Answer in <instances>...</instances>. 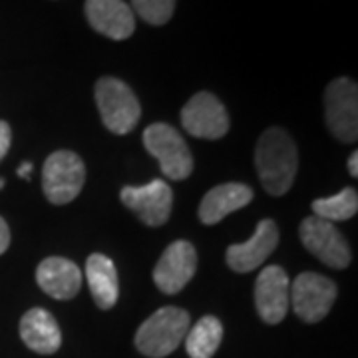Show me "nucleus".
<instances>
[{
  "label": "nucleus",
  "mask_w": 358,
  "mask_h": 358,
  "mask_svg": "<svg viewBox=\"0 0 358 358\" xmlns=\"http://www.w3.org/2000/svg\"><path fill=\"white\" fill-rule=\"evenodd\" d=\"M120 197H122V203L131 209L150 227L164 225L171 215L173 192L164 179H154L140 187L126 185L120 193Z\"/></svg>",
  "instance_id": "10"
},
{
  "label": "nucleus",
  "mask_w": 358,
  "mask_h": 358,
  "mask_svg": "<svg viewBox=\"0 0 358 358\" xmlns=\"http://www.w3.org/2000/svg\"><path fill=\"white\" fill-rule=\"evenodd\" d=\"M313 211L315 217L324 219V221H346V219L355 217L358 211V195L357 189L346 187L341 193H336L333 197H322L313 201Z\"/></svg>",
  "instance_id": "20"
},
{
  "label": "nucleus",
  "mask_w": 358,
  "mask_h": 358,
  "mask_svg": "<svg viewBox=\"0 0 358 358\" xmlns=\"http://www.w3.org/2000/svg\"><path fill=\"white\" fill-rule=\"evenodd\" d=\"M189 313L179 307H164L141 322L136 333V346L150 358H166L171 355L189 331Z\"/></svg>",
  "instance_id": "2"
},
{
  "label": "nucleus",
  "mask_w": 358,
  "mask_h": 358,
  "mask_svg": "<svg viewBox=\"0 0 358 358\" xmlns=\"http://www.w3.org/2000/svg\"><path fill=\"white\" fill-rule=\"evenodd\" d=\"M86 181V167L80 155L58 150L46 157L42 167V189L54 205H66L76 199Z\"/></svg>",
  "instance_id": "5"
},
{
  "label": "nucleus",
  "mask_w": 358,
  "mask_h": 358,
  "mask_svg": "<svg viewBox=\"0 0 358 358\" xmlns=\"http://www.w3.org/2000/svg\"><path fill=\"white\" fill-rule=\"evenodd\" d=\"M10 140H13L10 126H8L6 122H2V120H0V159L8 154V150H10Z\"/></svg>",
  "instance_id": "22"
},
{
  "label": "nucleus",
  "mask_w": 358,
  "mask_h": 358,
  "mask_svg": "<svg viewBox=\"0 0 358 358\" xmlns=\"http://www.w3.org/2000/svg\"><path fill=\"white\" fill-rule=\"evenodd\" d=\"M24 345L38 355H54L62 345V333L56 319L46 308H30L20 320Z\"/></svg>",
  "instance_id": "17"
},
{
  "label": "nucleus",
  "mask_w": 358,
  "mask_h": 358,
  "mask_svg": "<svg viewBox=\"0 0 358 358\" xmlns=\"http://www.w3.org/2000/svg\"><path fill=\"white\" fill-rule=\"evenodd\" d=\"M346 166H348L350 176H352V178H357L358 176V154L357 152H352V154H350V157H348V164H346Z\"/></svg>",
  "instance_id": "24"
},
{
  "label": "nucleus",
  "mask_w": 358,
  "mask_h": 358,
  "mask_svg": "<svg viewBox=\"0 0 358 358\" xmlns=\"http://www.w3.org/2000/svg\"><path fill=\"white\" fill-rule=\"evenodd\" d=\"M223 341V324L217 317L207 315L185 334V350L192 358H211Z\"/></svg>",
  "instance_id": "19"
},
{
  "label": "nucleus",
  "mask_w": 358,
  "mask_h": 358,
  "mask_svg": "<svg viewBox=\"0 0 358 358\" xmlns=\"http://www.w3.org/2000/svg\"><path fill=\"white\" fill-rule=\"evenodd\" d=\"M36 282L52 299L68 301V299H74L80 291L82 273L76 263L70 259L48 257L36 268Z\"/></svg>",
  "instance_id": "15"
},
{
  "label": "nucleus",
  "mask_w": 358,
  "mask_h": 358,
  "mask_svg": "<svg viewBox=\"0 0 358 358\" xmlns=\"http://www.w3.org/2000/svg\"><path fill=\"white\" fill-rule=\"evenodd\" d=\"M86 279L96 305L103 310L114 307L120 294L114 261L102 253H92L86 261Z\"/></svg>",
  "instance_id": "18"
},
{
  "label": "nucleus",
  "mask_w": 358,
  "mask_h": 358,
  "mask_svg": "<svg viewBox=\"0 0 358 358\" xmlns=\"http://www.w3.org/2000/svg\"><path fill=\"white\" fill-rule=\"evenodd\" d=\"M197 268V253L189 241H173L159 257L154 268V282L166 294H178L192 281Z\"/></svg>",
  "instance_id": "12"
},
{
  "label": "nucleus",
  "mask_w": 358,
  "mask_h": 358,
  "mask_svg": "<svg viewBox=\"0 0 358 358\" xmlns=\"http://www.w3.org/2000/svg\"><path fill=\"white\" fill-rule=\"evenodd\" d=\"M255 307L267 324H279L291 307V282L279 265L265 267L255 281Z\"/></svg>",
  "instance_id": "11"
},
{
  "label": "nucleus",
  "mask_w": 358,
  "mask_h": 358,
  "mask_svg": "<svg viewBox=\"0 0 358 358\" xmlns=\"http://www.w3.org/2000/svg\"><path fill=\"white\" fill-rule=\"evenodd\" d=\"M299 237L308 253H313L327 267L345 268L352 261L350 247L343 237V233L331 221H324L315 215L307 217L299 227Z\"/></svg>",
  "instance_id": "8"
},
{
  "label": "nucleus",
  "mask_w": 358,
  "mask_h": 358,
  "mask_svg": "<svg viewBox=\"0 0 358 358\" xmlns=\"http://www.w3.org/2000/svg\"><path fill=\"white\" fill-rule=\"evenodd\" d=\"M96 103L106 128L115 136H126L138 126L141 108L134 90L117 78H100L94 88Z\"/></svg>",
  "instance_id": "3"
},
{
  "label": "nucleus",
  "mask_w": 358,
  "mask_h": 358,
  "mask_svg": "<svg viewBox=\"0 0 358 358\" xmlns=\"http://www.w3.org/2000/svg\"><path fill=\"white\" fill-rule=\"evenodd\" d=\"M327 126L334 138L355 143L358 138V86L350 78H336L324 90Z\"/></svg>",
  "instance_id": "6"
},
{
  "label": "nucleus",
  "mask_w": 358,
  "mask_h": 358,
  "mask_svg": "<svg viewBox=\"0 0 358 358\" xmlns=\"http://www.w3.org/2000/svg\"><path fill=\"white\" fill-rule=\"evenodd\" d=\"M181 126L193 138L219 140L229 131L225 106L209 92L195 94L181 110Z\"/></svg>",
  "instance_id": "9"
},
{
  "label": "nucleus",
  "mask_w": 358,
  "mask_h": 358,
  "mask_svg": "<svg viewBox=\"0 0 358 358\" xmlns=\"http://www.w3.org/2000/svg\"><path fill=\"white\" fill-rule=\"evenodd\" d=\"M279 245V229L273 219L259 221L255 233L249 241L235 243L227 247L225 261L229 268L235 273H251L257 267H261Z\"/></svg>",
  "instance_id": "13"
},
{
  "label": "nucleus",
  "mask_w": 358,
  "mask_h": 358,
  "mask_svg": "<svg viewBox=\"0 0 358 358\" xmlns=\"http://www.w3.org/2000/svg\"><path fill=\"white\" fill-rule=\"evenodd\" d=\"M255 167L265 192L275 197L285 195L291 189L299 169L293 138L281 128L265 129L257 143Z\"/></svg>",
  "instance_id": "1"
},
{
  "label": "nucleus",
  "mask_w": 358,
  "mask_h": 358,
  "mask_svg": "<svg viewBox=\"0 0 358 358\" xmlns=\"http://www.w3.org/2000/svg\"><path fill=\"white\" fill-rule=\"evenodd\" d=\"M90 26L112 40H126L136 30V16L124 0H86Z\"/></svg>",
  "instance_id": "14"
},
{
  "label": "nucleus",
  "mask_w": 358,
  "mask_h": 358,
  "mask_svg": "<svg viewBox=\"0 0 358 358\" xmlns=\"http://www.w3.org/2000/svg\"><path fill=\"white\" fill-rule=\"evenodd\" d=\"M143 145L154 155L162 173L173 181L187 179L193 171V157L183 136L169 124H152L143 131Z\"/></svg>",
  "instance_id": "4"
},
{
  "label": "nucleus",
  "mask_w": 358,
  "mask_h": 358,
  "mask_svg": "<svg viewBox=\"0 0 358 358\" xmlns=\"http://www.w3.org/2000/svg\"><path fill=\"white\" fill-rule=\"evenodd\" d=\"M338 289L329 277L319 273H301L291 287V307L305 322H319L333 308Z\"/></svg>",
  "instance_id": "7"
},
{
  "label": "nucleus",
  "mask_w": 358,
  "mask_h": 358,
  "mask_svg": "<svg viewBox=\"0 0 358 358\" xmlns=\"http://www.w3.org/2000/svg\"><path fill=\"white\" fill-rule=\"evenodd\" d=\"M2 187H4V179L0 178V189H2Z\"/></svg>",
  "instance_id": "26"
},
{
  "label": "nucleus",
  "mask_w": 358,
  "mask_h": 358,
  "mask_svg": "<svg viewBox=\"0 0 358 358\" xmlns=\"http://www.w3.org/2000/svg\"><path fill=\"white\" fill-rule=\"evenodd\" d=\"M148 24L162 26L169 22L176 10V0H131L129 6Z\"/></svg>",
  "instance_id": "21"
},
{
  "label": "nucleus",
  "mask_w": 358,
  "mask_h": 358,
  "mask_svg": "<svg viewBox=\"0 0 358 358\" xmlns=\"http://www.w3.org/2000/svg\"><path fill=\"white\" fill-rule=\"evenodd\" d=\"M8 245H10V229H8L6 221L0 217V255L8 249Z\"/></svg>",
  "instance_id": "23"
},
{
  "label": "nucleus",
  "mask_w": 358,
  "mask_h": 358,
  "mask_svg": "<svg viewBox=\"0 0 358 358\" xmlns=\"http://www.w3.org/2000/svg\"><path fill=\"white\" fill-rule=\"evenodd\" d=\"M253 189L245 183H223L205 193L199 205V219L203 225H215L233 211L243 209L253 201Z\"/></svg>",
  "instance_id": "16"
},
{
  "label": "nucleus",
  "mask_w": 358,
  "mask_h": 358,
  "mask_svg": "<svg viewBox=\"0 0 358 358\" xmlns=\"http://www.w3.org/2000/svg\"><path fill=\"white\" fill-rule=\"evenodd\" d=\"M30 171H32V164H30V162H24L22 166L18 167V176H20V178L28 179V176H30Z\"/></svg>",
  "instance_id": "25"
}]
</instances>
